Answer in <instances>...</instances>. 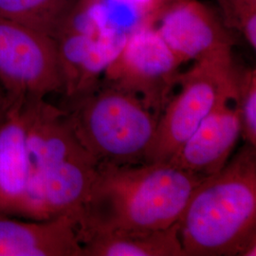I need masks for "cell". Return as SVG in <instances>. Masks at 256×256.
<instances>
[{"label":"cell","instance_id":"obj_1","mask_svg":"<svg viewBox=\"0 0 256 256\" xmlns=\"http://www.w3.org/2000/svg\"><path fill=\"white\" fill-rule=\"evenodd\" d=\"M205 178L168 160L99 162L77 218L79 241L98 234L167 229L178 222L192 192Z\"/></svg>","mask_w":256,"mask_h":256},{"label":"cell","instance_id":"obj_2","mask_svg":"<svg viewBox=\"0 0 256 256\" xmlns=\"http://www.w3.org/2000/svg\"><path fill=\"white\" fill-rule=\"evenodd\" d=\"M256 146L196 188L178 220L185 256H256Z\"/></svg>","mask_w":256,"mask_h":256},{"label":"cell","instance_id":"obj_3","mask_svg":"<svg viewBox=\"0 0 256 256\" xmlns=\"http://www.w3.org/2000/svg\"><path fill=\"white\" fill-rule=\"evenodd\" d=\"M68 120L82 146L99 162H146L158 118L137 95L100 84L64 100Z\"/></svg>","mask_w":256,"mask_h":256},{"label":"cell","instance_id":"obj_4","mask_svg":"<svg viewBox=\"0 0 256 256\" xmlns=\"http://www.w3.org/2000/svg\"><path fill=\"white\" fill-rule=\"evenodd\" d=\"M240 74L232 52L194 61L190 70L180 72V90L169 100L158 119L146 162L168 160L210 112L236 101Z\"/></svg>","mask_w":256,"mask_h":256},{"label":"cell","instance_id":"obj_5","mask_svg":"<svg viewBox=\"0 0 256 256\" xmlns=\"http://www.w3.org/2000/svg\"><path fill=\"white\" fill-rule=\"evenodd\" d=\"M182 64L155 26L147 23L128 34L101 81L137 95L160 119L178 84Z\"/></svg>","mask_w":256,"mask_h":256},{"label":"cell","instance_id":"obj_6","mask_svg":"<svg viewBox=\"0 0 256 256\" xmlns=\"http://www.w3.org/2000/svg\"><path fill=\"white\" fill-rule=\"evenodd\" d=\"M0 86L25 99L64 93V80L54 37L0 18Z\"/></svg>","mask_w":256,"mask_h":256},{"label":"cell","instance_id":"obj_7","mask_svg":"<svg viewBox=\"0 0 256 256\" xmlns=\"http://www.w3.org/2000/svg\"><path fill=\"white\" fill-rule=\"evenodd\" d=\"M128 36L116 28H101L86 10H74L54 37L64 80V100L90 92L100 84Z\"/></svg>","mask_w":256,"mask_h":256},{"label":"cell","instance_id":"obj_8","mask_svg":"<svg viewBox=\"0 0 256 256\" xmlns=\"http://www.w3.org/2000/svg\"><path fill=\"white\" fill-rule=\"evenodd\" d=\"M156 28L182 64L232 52L234 44L227 27L209 8L194 0L168 7Z\"/></svg>","mask_w":256,"mask_h":256},{"label":"cell","instance_id":"obj_9","mask_svg":"<svg viewBox=\"0 0 256 256\" xmlns=\"http://www.w3.org/2000/svg\"><path fill=\"white\" fill-rule=\"evenodd\" d=\"M240 137L241 124L236 108L230 104H221L202 120L168 162L185 171L208 178L229 162Z\"/></svg>","mask_w":256,"mask_h":256},{"label":"cell","instance_id":"obj_10","mask_svg":"<svg viewBox=\"0 0 256 256\" xmlns=\"http://www.w3.org/2000/svg\"><path fill=\"white\" fill-rule=\"evenodd\" d=\"M24 99L16 98L0 126V218H27L30 167Z\"/></svg>","mask_w":256,"mask_h":256},{"label":"cell","instance_id":"obj_11","mask_svg":"<svg viewBox=\"0 0 256 256\" xmlns=\"http://www.w3.org/2000/svg\"><path fill=\"white\" fill-rule=\"evenodd\" d=\"M0 256H84L76 220L0 218Z\"/></svg>","mask_w":256,"mask_h":256},{"label":"cell","instance_id":"obj_12","mask_svg":"<svg viewBox=\"0 0 256 256\" xmlns=\"http://www.w3.org/2000/svg\"><path fill=\"white\" fill-rule=\"evenodd\" d=\"M84 256H185L176 222L147 232H106L80 241Z\"/></svg>","mask_w":256,"mask_h":256},{"label":"cell","instance_id":"obj_13","mask_svg":"<svg viewBox=\"0 0 256 256\" xmlns=\"http://www.w3.org/2000/svg\"><path fill=\"white\" fill-rule=\"evenodd\" d=\"M78 0H0V18L54 37Z\"/></svg>","mask_w":256,"mask_h":256},{"label":"cell","instance_id":"obj_14","mask_svg":"<svg viewBox=\"0 0 256 256\" xmlns=\"http://www.w3.org/2000/svg\"><path fill=\"white\" fill-rule=\"evenodd\" d=\"M236 108L241 124V137L256 147V72L243 70L238 82Z\"/></svg>","mask_w":256,"mask_h":256},{"label":"cell","instance_id":"obj_15","mask_svg":"<svg viewBox=\"0 0 256 256\" xmlns=\"http://www.w3.org/2000/svg\"><path fill=\"white\" fill-rule=\"evenodd\" d=\"M225 26L238 30L254 50L256 48V0H218Z\"/></svg>","mask_w":256,"mask_h":256},{"label":"cell","instance_id":"obj_16","mask_svg":"<svg viewBox=\"0 0 256 256\" xmlns=\"http://www.w3.org/2000/svg\"><path fill=\"white\" fill-rule=\"evenodd\" d=\"M16 98L18 97L10 94L0 86V126L8 117L10 110Z\"/></svg>","mask_w":256,"mask_h":256},{"label":"cell","instance_id":"obj_17","mask_svg":"<svg viewBox=\"0 0 256 256\" xmlns=\"http://www.w3.org/2000/svg\"><path fill=\"white\" fill-rule=\"evenodd\" d=\"M99 0H78L77 2V5L78 6H81V7H86V6H90L93 3H96L98 2Z\"/></svg>","mask_w":256,"mask_h":256}]
</instances>
